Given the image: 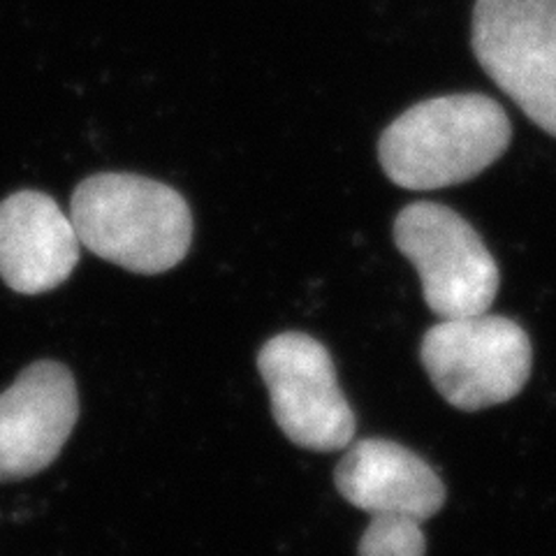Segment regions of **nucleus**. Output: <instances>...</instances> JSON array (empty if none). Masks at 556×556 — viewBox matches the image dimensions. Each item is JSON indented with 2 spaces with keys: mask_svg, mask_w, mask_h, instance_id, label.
<instances>
[{
  "mask_svg": "<svg viewBox=\"0 0 556 556\" xmlns=\"http://www.w3.org/2000/svg\"><path fill=\"white\" fill-rule=\"evenodd\" d=\"M339 494L371 517L425 521L445 503L439 473L413 450L388 439H364L348 447L334 471Z\"/></svg>",
  "mask_w": 556,
  "mask_h": 556,
  "instance_id": "obj_9",
  "label": "nucleus"
},
{
  "mask_svg": "<svg viewBox=\"0 0 556 556\" xmlns=\"http://www.w3.org/2000/svg\"><path fill=\"white\" fill-rule=\"evenodd\" d=\"M73 218L45 193L22 190L0 202V278L20 294L63 286L79 263Z\"/></svg>",
  "mask_w": 556,
  "mask_h": 556,
  "instance_id": "obj_8",
  "label": "nucleus"
},
{
  "mask_svg": "<svg viewBox=\"0 0 556 556\" xmlns=\"http://www.w3.org/2000/svg\"><path fill=\"white\" fill-rule=\"evenodd\" d=\"M508 114L492 98L457 93L413 104L378 144L382 169L396 186L437 190L476 179L506 153Z\"/></svg>",
  "mask_w": 556,
  "mask_h": 556,
  "instance_id": "obj_1",
  "label": "nucleus"
},
{
  "mask_svg": "<svg viewBox=\"0 0 556 556\" xmlns=\"http://www.w3.org/2000/svg\"><path fill=\"white\" fill-rule=\"evenodd\" d=\"M422 364L450 406L480 410L506 404L527 386L529 334L506 316L447 318L422 339Z\"/></svg>",
  "mask_w": 556,
  "mask_h": 556,
  "instance_id": "obj_3",
  "label": "nucleus"
},
{
  "mask_svg": "<svg viewBox=\"0 0 556 556\" xmlns=\"http://www.w3.org/2000/svg\"><path fill=\"white\" fill-rule=\"evenodd\" d=\"M394 243L420 274L427 306L447 318L486 313L501 274L473 225L437 202L408 204L394 220Z\"/></svg>",
  "mask_w": 556,
  "mask_h": 556,
  "instance_id": "obj_4",
  "label": "nucleus"
},
{
  "mask_svg": "<svg viewBox=\"0 0 556 556\" xmlns=\"http://www.w3.org/2000/svg\"><path fill=\"white\" fill-rule=\"evenodd\" d=\"M257 369L269 390L274 420L294 445L334 452L353 443L355 413L320 341L302 332L278 334L260 348Z\"/></svg>",
  "mask_w": 556,
  "mask_h": 556,
  "instance_id": "obj_6",
  "label": "nucleus"
},
{
  "mask_svg": "<svg viewBox=\"0 0 556 556\" xmlns=\"http://www.w3.org/2000/svg\"><path fill=\"white\" fill-rule=\"evenodd\" d=\"M425 552L422 521L410 517H371L357 547L359 556H425Z\"/></svg>",
  "mask_w": 556,
  "mask_h": 556,
  "instance_id": "obj_10",
  "label": "nucleus"
},
{
  "mask_svg": "<svg viewBox=\"0 0 556 556\" xmlns=\"http://www.w3.org/2000/svg\"><path fill=\"white\" fill-rule=\"evenodd\" d=\"M81 247L135 274H163L190 251L193 216L177 190L137 174H96L73 193Z\"/></svg>",
  "mask_w": 556,
  "mask_h": 556,
  "instance_id": "obj_2",
  "label": "nucleus"
},
{
  "mask_svg": "<svg viewBox=\"0 0 556 556\" xmlns=\"http://www.w3.org/2000/svg\"><path fill=\"white\" fill-rule=\"evenodd\" d=\"M79 417V396L65 364L40 359L0 394V482L24 480L54 462Z\"/></svg>",
  "mask_w": 556,
  "mask_h": 556,
  "instance_id": "obj_7",
  "label": "nucleus"
},
{
  "mask_svg": "<svg viewBox=\"0 0 556 556\" xmlns=\"http://www.w3.org/2000/svg\"><path fill=\"white\" fill-rule=\"evenodd\" d=\"M471 45L498 89L556 137V0H478Z\"/></svg>",
  "mask_w": 556,
  "mask_h": 556,
  "instance_id": "obj_5",
  "label": "nucleus"
}]
</instances>
